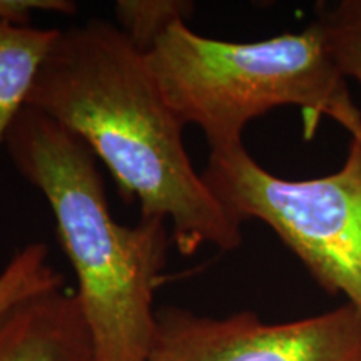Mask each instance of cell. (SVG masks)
I'll use <instances>...</instances> for the list:
<instances>
[{
    "mask_svg": "<svg viewBox=\"0 0 361 361\" xmlns=\"http://www.w3.org/2000/svg\"><path fill=\"white\" fill-rule=\"evenodd\" d=\"M0 361H96L75 291L37 293L0 316Z\"/></svg>",
    "mask_w": 361,
    "mask_h": 361,
    "instance_id": "cell-6",
    "label": "cell"
},
{
    "mask_svg": "<svg viewBox=\"0 0 361 361\" xmlns=\"http://www.w3.org/2000/svg\"><path fill=\"white\" fill-rule=\"evenodd\" d=\"M144 56L166 101L184 126L202 130L211 152L245 146L246 126L276 107H300L308 137L323 117L356 107L314 20L256 42L209 39L179 20Z\"/></svg>",
    "mask_w": 361,
    "mask_h": 361,
    "instance_id": "cell-3",
    "label": "cell"
},
{
    "mask_svg": "<svg viewBox=\"0 0 361 361\" xmlns=\"http://www.w3.org/2000/svg\"><path fill=\"white\" fill-rule=\"evenodd\" d=\"M147 361H361V311L264 323L250 311L213 318L183 308L156 311Z\"/></svg>",
    "mask_w": 361,
    "mask_h": 361,
    "instance_id": "cell-5",
    "label": "cell"
},
{
    "mask_svg": "<svg viewBox=\"0 0 361 361\" xmlns=\"http://www.w3.org/2000/svg\"><path fill=\"white\" fill-rule=\"evenodd\" d=\"M192 11L184 0H119L114 7L117 27L142 54L174 22H188Z\"/></svg>",
    "mask_w": 361,
    "mask_h": 361,
    "instance_id": "cell-10",
    "label": "cell"
},
{
    "mask_svg": "<svg viewBox=\"0 0 361 361\" xmlns=\"http://www.w3.org/2000/svg\"><path fill=\"white\" fill-rule=\"evenodd\" d=\"M202 179L239 223L258 219L295 252L324 291L361 311V142L343 166L314 179H284L246 147L209 152Z\"/></svg>",
    "mask_w": 361,
    "mask_h": 361,
    "instance_id": "cell-4",
    "label": "cell"
},
{
    "mask_svg": "<svg viewBox=\"0 0 361 361\" xmlns=\"http://www.w3.org/2000/svg\"><path fill=\"white\" fill-rule=\"evenodd\" d=\"M61 29H39L0 19V149L30 92Z\"/></svg>",
    "mask_w": 361,
    "mask_h": 361,
    "instance_id": "cell-7",
    "label": "cell"
},
{
    "mask_svg": "<svg viewBox=\"0 0 361 361\" xmlns=\"http://www.w3.org/2000/svg\"><path fill=\"white\" fill-rule=\"evenodd\" d=\"M27 106L49 116L99 157L141 218L168 224L180 255L201 246L234 251L241 223L194 169L184 126L147 59L116 22L61 30Z\"/></svg>",
    "mask_w": 361,
    "mask_h": 361,
    "instance_id": "cell-1",
    "label": "cell"
},
{
    "mask_svg": "<svg viewBox=\"0 0 361 361\" xmlns=\"http://www.w3.org/2000/svg\"><path fill=\"white\" fill-rule=\"evenodd\" d=\"M314 22L343 75L361 85V0L319 4Z\"/></svg>",
    "mask_w": 361,
    "mask_h": 361,
    "instance_id": "cell-9",
    "label": "cell"
},
{
    "mask_svg": "<svg viewBox=\"0 0 361 361\" xmlns=\"http://www.w3.org/2000/svg\"><path fill=\"white\" fill-rule=\"evenodd\" d=\"M66 278L54 268L44 243H30L13 252L0 271V316L25 298L62 288Z\"/></svg>",
    "mask_w": 361,
    "mask_h": 361,
    "instance_id": "cell-8",
    "label": "cell"
},
{
    "mask_svg": "<svg viewBox=\"0 0 361 361\" xmlns=\"http://www.w3.org/2000/svg\"><path fill=\"white\" fill-rule=\"evenodd\" d=\"M336 123L345 130H348L351 137L358 139L361 142V112L358 107H353V109L343 112V114L336 119Z\"/></svg>",
    "mask_w": 361,
    "mask_h": 361,
    "instance_id": "cell-11",
    "label": "cell"
},
{
    "mask_svg": "<svg viewBox=\"0 0 361 361\" xmlns=\"http://www.w3.org/2000/svg\"><path fill=\"white\" fill-rule=\"evenodd\" d=\"M4 147L56 218L96 361H147L156 326L154 293L173 241L168 224L146 218L135 226L117 223L96 156L37 109H22Z\"/></svg>",
    "mask_w": 361,
    "mask_h": 361,
    "instance_id": "cell-2",
    "label": "cell"
}]
</instances>
